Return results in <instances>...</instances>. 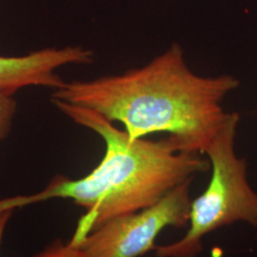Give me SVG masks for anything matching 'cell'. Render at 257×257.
I'll use <instances>...</instances> for the list:
<instances>
[{
  "label": "cell",
  "mask_w": 257,
  "mask_h": 257,
  "mask_svg": "<svg viewBox=\"0 0 257 257\" xmlns=\"http://www.w3.org/2000/svg\"><path fill=\"white\" fill-rule=\"evenodd\" d=\"M193 178L175 187L158 202L104 223L71 246L86 257H140L156 250V240L168 227L189 225Z\"/></svg>",
  "instance_id": "277c9868"
},
{
  "label": "cell",
  "mask_w": 257,
  "mask_h": 257,
  "mask_svg": "<svg viewBox=\"0 0 257 257\" xmlns=\"http://www.w3.org/2000/svg\"><path fill=\"white\" fill-rule=\"evenodd\" d=\"M238 87V79L229 74H194L182 47L174 43L138 69L65 81L53 91L51 101L76 105L118 122L132 139L166 133L181 151L205 155L230 113L222 102Z\"/></svg>",
  "instance_id": "6da1fadb"
},
{
  "label": "cell",
  "mask_w": 257,
  "mask_h": 257,
  "mask_svg": "<svg viewBox=\"0 0 257 257\" xmlns=\"http://www.w3.org/2000/svg\"><path fill=\"white\" fill-rule=\"evenodd\" d=\"M93 58V52L81 46L49 47L25 55H0V93L14 96L32 86L55 91L65 83L56 74L59 68L91 64Z\"/></svg>",
  "instance_id": "5b68a950"
},
{
  "label": "cell",
  "mask_w": 257,
  "mask_h": 257,
  "mask_svg": "<svg viewBox=\"0 0 257 257\" xmlns=\"http://www.w3.org/2000/svg\"><path fill=\"white\" fill-rule=\"evenodd\" d=\"M239 120V113L230 112L205 152L211 163V180L192 202L186 234L172 244L156 246V256L195 257L206 235L233 223L257 228V193L248 183L246 159L238 157L234 149Z\"/></svg>",
  "instance_id": "3957f363"
},
{
  "label": "cell",
  "mask_w": 257,
  "mask_h": 257,
  "mask_svg": "<svg viewBox=\"0 0 257 257\" xmlns=\"http://www.w3.org/2000/svg\"><path fill=\"white\" fill-rule=\"evenodd\" d=\"M16 210H7V211L0 212V249H1V245H2V240L4 236V232L6 230L7 224L9 222L14 211Z\"/></svg>",
  "instance_id": "ba28073f"
},
{
  "label": "cell",
  "mask_w": 257,
  "mask_h": 257,
  "mask_svg": "<svg viewBox=\"0 0 257 257\" xmlns=\"http://www.w3.org/2000/svg\"><path fill=\"white\" fill-rule=\"evenodd\" d=\"M52 103L75 124L103 139L104 156L82 178L57 175L38 193L1 199L0 212L54 198L71 199L86 211L71 244L107 221L156 204L175 187L211 169L209 159L181 151L170 137L157 141L132 139L93 110L65 102Z\"/></svg>",
  "instance_id": "7a4b0ae2"
},
{
  "label": "cell",
  "mask_w": 257,
  "mask_h": 257,
  "mask_svg": "<svg viewBox=\"0 0 257 257\" xmlns=\"http://www.w3.org/2000/svg\"><path fill=\"white\" fill-rule=\"evenodd\" d=\"M33 257H86L78 248L71 246L68 242L55 240L46 248Z\"/></svg>",
  "instance_id": "52a82bcc"
},
{
  "label": "cell",
  "mask_w": 257,
  "mask_h": 257,
  "mask_svg": "<svg viewBox=\"0 0 257 257\" xmlns=\"http://www.w3.org/2000/svg\"><path fill=\"white\" fill-rule=\"evenodd\" d=\"M18 110L14 96L0 93V142L8 137Z\"/></svg>",
  "instance_id": "8992f818"
}]
</instances>
